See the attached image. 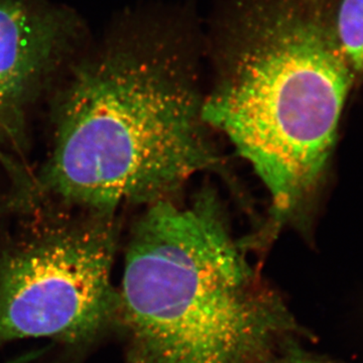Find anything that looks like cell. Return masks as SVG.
Returning a JSON list of instances; mask_svg holds the SVG:
<instances>
[{
	"instance_id": "obj_1",
	"label": "cell",
	"mask_w": 363,
	"mask_h": 363,
	"mask_svg": "<svg viewBox=\"0 0 363 363\" xmlns=\"http://www.w3.org/2000/svg\"><path fill=\"white\" fill-rule=\"evenodd\" d=\"M194 42L169 23L119 26L67 69L30 202L116 212L173 198L219 162Z\"/></svg>"
},
{
	"instance_id": "obj_2",
	"label": "cell",
	"mask_w": 363,
	"mask_h": 363,
	"mask_svg": "<svg viewBox=\"0 0 363 363\" xmlns=\"http://www.w3.org/2000/svg\"><path fill=\"white\" fill-rule=\"evenodd\" d=\"M333 0H229L216 26L203 119L271 198L267 247L297 213L333 149L351 83Z\"/></svg>"
},
{
	"instance_id": "obj_3",
	"label": "cell",
	"mask_w": 363,
	"mask_h": 363,
	"mask_svg": "<svg viewBox=\"0 0 363 363\" xmlns=\"http://www.w3.org/2000/svg\"><path fill=\"white\" fill-rule=\"evenodd\" d=\"M202 192L147 206L133 227L116 325L124 363H269L303 331Z\"/></svg>"
},
{
	"instance_id": "obj_4",
	"label": "cell",
	"mask_w": 363,
	"mask_h": 363,
	"mask_svg": "<svg viewBox=\"0 0 363 363\" xmlns=\"http://www.w3.org/2000/svg\"><path fill=\"white\" fill-rule=\"evenodd\" d=\"M45 212L0 250V344L49 337L80 345L116 324V212Z\"/></svg>"
},
{
	"instance_id": "obj_5",
	"label": "cell",
	"mask_w": 363,
	"mask_h": 363,
	"mask_svg": "<svg viewBox=\"0 0 363 363\" xmlns=\"http://www.w3.org/2000/svg\"><path fill=\"white\" fill-rule=\"evenodd\" d=\"M87 26L54 0H0V162L20 145L45 85L80 56Z\"/></svg>"
},
{
	"instance_id": "obj_6",
	"label": "cell",
	"mask_w": 363,
	"mask_h": 363,
	"mask_svg": "<svg viewBox=\"0 0 363 363\" xmlns=\"http://www.w3.org/2000/svg\"><path fill=\"white\" fill-rule=\"evenodd\" d=\"M336 35L348 64L363 72V0H341L335 16Z\"/></svg>"
},
{
	"instance_id": "obj_7",
	"label": "cell",
	"mask_w": 363,
	"mask_h": 363,
	"mask_svg": "<svg viewBox=\"0 0 363 363\" xmlns=\"http://www.w3.org/2000/svg\"><path fill=\"white\" fill-rule=\"evenodd\" d=\"M269 363H332L322 357L306 350L298 340H293L284 346Z\"/></svg>"
}]
</instances>
